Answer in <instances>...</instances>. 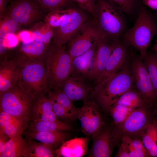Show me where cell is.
<instances>
[{
	"label": "cell",
	"mask_w": 157,
	"mask_h": 157,
	"mask_svg": "<svg viewBox=\"0 0 157 157\" xmlns=\"http://www.w3.org/2000/svg\"><path fill=\"white\" fill-rule=\"evenodd\" d=\"M129 61L134 88L146 102L152 103L156 101L157 94L153 86L144 60L132 48Z\"/></svg>",
	"instance_id": "7"
},
{
	"label": "cell",
	"mask_w": 157,
	"mask_h": 157,
	"mask_svg": "<svg viewBox=\"0 0 157 157\" xmlns=\"http://www.w3.org/2000/svg\"><path fill=\"white\" fill-rule=\"evenodd\" d=\"M33 24L31 30L32 39L49 44L53 36L52 28L44 22H38Z\"/></svg>",
	"instance_id": "26"
},
{
	"label": "cell",
	"mask_w": 157,
	"mask_h": 157,
	"mask_svg": "<svg viewBox=\"0 0 157 157\" xmlns=\"http://www.w3.org/2000/svg\"><path fill=\"white\" fill-rule=\"evenodd\" d=\"M23 121L6 113L0 116V134H4L9 138L22 133Z\"/></svg>",
	"instance_id": "21"
},
{
	"label": "cell",
	"mask_w": 157,
	"mask_h": 157,
	"mask_svg": "<svg viewBox=\"0 0 157 157\" xmlns=\"http://www.w3.org/2000/svg\"><path fill=\"white\" fill-rule=\"evenodd\" d=\"M118 41H111L99 34L94 61L87 77V78L93 82L95 85L105 69L114 46Z\"/></svg>",
	"instance_id": "14"
},
{
	"label": "cell",
	"mask_w": 157,
	"mask_h": 157,
	"mask_svg": "<svg viewBox=\"0 0 157 157\" xmlns=\"http://www.w3.org/2000/svg\"><path fill=\"white\" fill-rule=\"evenodd\" d=\"M129 151L126 146L123 143L120 146L115 157H129Z\"/></svg>",
	"instance_id": "41"
},
{
	"label": "cell",
	"mask_w": 157,
	"mask_h": 157,
	"mask_svg": "<svg viewBox=\"0 0 157 157\" xmlns=\"http://www.w3.org/2000/svg\"><path fill=\"white\" fill-rule=\"evenodd\" d=\"M24 133L28 138L36 140L51 148L63 142L68 137L65 131L33 132L28 131Z\"/></svg>",
	"instance_id": "20"
},
{
	"label": "cell",
	"mask_w": 157,
	"mask_h": 157,
	"mask_svg": "<svg viewBox=\"0 0 157 157\" xmlns=\"http://www.w3.org/2000/svg\"><path fill=\"white\" fill-rule=\"evenodd\" d=\"M149 154L147 150L143 151L134 149L129 151V157H144L148 156Z\"/></svg>",
	"instance_id": "42"
},
{
	"label": "cell",
	"mask_w": 157,
	"mask_h": 157,
	"mask_svg": "<svg viewBox=\"0 0 157 157\" xmlns=\"http://www.w3.org/2000/svg\"><path fill=\"white\" fill-rule=\"evenodd\" d=\"M156 126H157V125H156Z\"/></svg>",
	"instance_id": "50"
},
{
	"label": "cell",
	"mask_w": 157,
	"mask_h": 157,
	"mask_svg": "<svg viewBox=\"0 0 157 157\" xmlns=\"http://www.w3.org/2000/svg\"><path fill=\"white\" fill-rule=\"evenodd\" d=\"M99 35L94 20L89 21L68 43L67 51L72 60L88 50Z\"/></svg>",
	"instance_id": "11"
},
{
	"label": "cell",
	"mask_w": 157,
	"mask_h": 157,
	"mask_svg": "<svg viewBox=\"0 0 157 157\" xmlns=\"http://www.w3.org/2000/svg\"><path fill=\"white\" fill-rule=\"evenodd\" d=\"M19 37L22 41L25 42H29L32 40L31 32L27 31H24L19 34Z\"/></svg>",
	"instance_id": "43"
},
{
	"label": "cell",
	"mask_w": 157,
	"mask_h": 157,
	"mask_svg": "<svg viewBox=\"0 0 157 157\" xmlns=\"http://www.w3.org/2000/svg\"><path fill=\"white\" fill-rule=\"evenodd\" d=\"M9 138L4 134H0V153L3 150Z\"/></svg>",
	"instance_id": "46"
},
{
	"label": "cell",
	"mask_w": 157,
	"mask_h": 157,
	"mask_svg": "<svg viewBox=\"0 0 157 157\" xmlns=\"http://www.w3.org/2000/svg\"><path fill=\"white\" fill-rule=\"evenodd\" d=\"M18 39L15 34L7 35L4 39V44L7 48H13L16 46L18 43Z\"/></svg>",
	"instance_id": "40"
},
{
	"label": "cell",
	"mask_w": 157,
	"mask_h": 157,
	"mask_svg": "<svg viewBox=\"0 0 157 157\" xmlns=\"http://www.w3.org/2000/svg\"><path fill=\"white\" fill-rule=\"evenodd\" d=\"M28 131L38 132H64L71 131V126L60 121H33L28 127Z\"/></svg>",
	"instance_id": "24"
},
{
	"label": "cell",
	"mask_w": 157,
	"mask_h": 157,
	"mask_svg": "<svg viewBox=\"0 0 157 157\" xmlns=\"http://www.w3.org/2000/svg\"><path fill=\"white\" fill-rule=\"evenodd\" d=\"M134 88L129 60L118 72L94 86L91 98L103 108L108 109L122 95Z\"/></svg>",
	"instance_id": "1"
},
{
	"label": "cell",
	"mask_w": 157,
	"mask_h": 157,
	"mask_svg": "<svg viewBox=\"0 0 157 157\" xmlns=\"http://www.w3.org/2000/svg\"><path fill=\"white\" fill-rule=\"evenodd\" d=\"M20 73L16 60H5L1 63L0 68V94L18 83Z\"/></svg>",
	"instance_id": "15"
},
{
	"label": "cell",
	"mask_w": 157,
	"mask_h": 157,
	"mask_svg": "<svg viewBox=\"0 0 157 157\" xmlns=\"http://www.w3.org/2000/svg\"><path fill=\"white\" fill-rule=\"evenodd\" d=\"M50 100L52 104V110L57 117L70 120L74 119L66 109L58 103Z\"/></svg>",
	"instance_id": "38"
},
{
	"label": "cell",
	"mask_w": 157,
	"mask_h": 157,
	"mask_svg": "<svg viewBox=\"0 0 157 157\" xmlns=\"http://www.w3.org/2000/svg\"><path fill=\"white\" fill-rule=\"evenodd\" d=\"M27 145L21 133L12 137L6 143L0 157H18L23 156Z\"/></svg>",
	"instance_id": "23"
},
{
	"label": "cell",
	"mask_w": 157,
	"mask_h": 157,
	"mask_svg": "<svg viewBox=\"0 0 157 157\" xmlns=\"http://www.w3.org/2000/svg\"><path fill=\"white\" fill-rule=\"evenodd\" d=\"M97 40L94 42L87 51L72 60L71 74L79 75L87 78L94 61L97 48Z\"/></svg>",
	"instance_id": "18"
},
{
	"label": "cell",
	"mask_w": 157,
	"mask_h": 157,
	"mask_svg": "<svg viewBox=\"0 0 157 157\" xmlns=\"http://www.w3.org/2000/svg\"><path fill=\"white\" fill-rule=\"evenodd\" d=\"M38 97L33 107L34 121H49V115L52 110L51 101L43 96Z\"/></svg>",
	"instance_id": "25"
},
{
	"label": "cell",
	"mask_w": 157,
	"mask_h": 157,
	"mask_svg": "<svg viewBox=\"0 0 157 157\" xmlns=\"http://www.w3.org/2000/svg\"><path fill=\"white\" fill-rule=\"evenodd\" d=\"M146 133L143 140V144L148 150L157 142V127L154 124H150L147 126Z\"/></svg>",
	"instance_id": "35"
},
{
	"label": "cell",
	"mask_w": 157,
	"mask_h": 157,
	"mask_svg": "<svg viewBox=\"0 0 157 157\" xmlns=\"http://www.w3.org/2000/svg\"><path fill=\"white\" fill-rule=\"evenodd\" d=\"M149 154L152 156H157V144H155L152 146L148 150Z\"/></svg>",
	"instance_id": "47"
},
{
	"label": "cell",
	"mask_w": 157,
	"mask_h": 157,
	"mask_svg": "<svg viewBox=\"0 0 157 157\" xmlns=\"http://www.w3.org/2000/svg\"><path fill=\"white\" fill-rule=\"evenodd\" d=\"M110 3L124 14L130 15L132 13L135 0H107Z\"/></svg>",
	"instance_id": "36"
},
{
	"label": "cell",
	"mask_w": 157,
	"mask_h": 157,
	"mask_svg": "<svg viewBox=\"0 0 157 157\" xmlns=\"http://www.w3.org/2000/svg\"><path fill=\"white\" fill-rule=\"evenodd\" d=\"M148 117L145 110L142 108L134 109L121 123V129L128 133H136L147 125Z\"/></svg>",
	"instance_id": "19"
},
{
	"label": "cell",
	"mask_w": 157,
	"mask_h": 157,
	"mask_svg": "<svg viewBox=\"0 0 157 157\" xmlns=\"http://www.w3.org/2000/svg\"><path fill=\"white\" fill-rule=\"evenodd\" d=\"M54 154L52 148L49 146L42 143H35L27 145L23 156L52 157Z\"/></svg>",
	"instance_id": "29"
},
{
	"label": "cell",
	"mask_w": 157,
	"mask_h": 157,
	"mask_svg": "<svg viewBox=\"0 0 157 157\" xmlns=\"http://www.w3.org/2000/svg\"><path fill=\"white\" fill-rule=\"evenodd\" d=\"M35 98L18 83L0 94V111L23 121L29 115Z\"/></svg>",
	"instance_id": "6"
},
{
	"label": "cell",
	"mask_w": 157,
	"mask_h": 157,
	"mask_svg": "<svg viewBox=\"0 0 157 157\" xmlns=\"http://www.w3.org/2000/svg\"><path fill=\"white\" fill-rule=\"evenodd\" d=\"M146 102L141 95L134 88L122 95L114 104L135 109L142 106Z\"/></svg>",
	"instance_id": "27"
},
{
	"label": "cell",
	"mask_w": 157,
	"mask_h": 157,
	"mask_svg": "<svg viewBox=\"0 0 157 157\" xmlns=\"http://www.w3.org/2000/svg\"><path fill=\"white\" fill-rule=\"evenodd\" d=\"M72 8L58 10L48 13L44 22L54 29L60 26L68 18Z\"/></svg>",
	"instance_id": "30"
},
{
	"label": "cell",
	"mask_w": 157,
	"mask_h": 157,
	"mask_svg": "<svg viewBox=\"0 0 157 157\" xmlns=\"http://www.w3.org/2000/svg\"><path fill=\"white\" fill-rule=\"evenodd\" d=\"M157 35V25L149 12L142 7L133 25L121 38L125 44L139 52L143 59L152 39Z\"/></svg>",
	"instance_id": "2"
},
{
	"label": "cell",
	"mask_w": 157,
	"mask_h": 157,
	"mask_svg": "<svg viewBox=\"0 0 157 157\" xmlns=\"http://www.w3.org/2000/svg\"><path fill=\"white\" fill-rule=\"evenodd\" d=\"M130 47L121 39L116 43L109 57L105 69L95 85L114 75L125 66L129 60Z\"/></svg>",
	"instance_id": "13"
},
{
	"label": "cell",
	"mask_w": 157,
	"mask_h": 157,
	"mask_svg": "<svg viewBox=\"0 0 157 157\" xmlns=\"http://www.w3.org/2000/svg\"><path fill=\"white\" fill-rule=\"evenodd\" d=\"M155 91L157 94V57L154 52L147 51L143 59Z\"/></svg>",
	"instance_id": "31"
},
{
	"label": "cell",
	"mask_w": 157,
	"mask_h": 157,
	"mask_svg": "<svg viewBox=\"0 0 157 157\" xmlns=\"http://www.w3.org/2000/svg\"><path fill=\"white\" fill-rule=\"evenodd\" d=\"M49 98L62 106L74 119L77 118L80 108L76 107L72 101L60 88L54 89L53 92H49Z\"/></svg>",
	"instance_id": "28"
},
{
	"label": "cell",
	"mask_w": 157,
	"mask_h": 157,
	"mask_svg": "<svg viewBox=\"0 0 157 157\" xmlns=\"http://www.w3.org/2000/svg\"><path fill=\"white\" fill-rule=\"evenodd\" d=\"M153 48L154 51L156 53L157 57V40L155 41V43L154 45Z\"/></svg>",
	"instance_id": "48"
},
{
	"label": "cell",
	"mask_w": 157,
	"mask_h": 157,
	"mask_svg": "<svg viewBox=\"0 0 157 157\" xmlns=\"http://www.w3.org/2000/svg\"><path fill=\"white\" fill-rule=\"evenodd\" d=\"M44 13L36 0H11L4 15L11 17L21 26L38 22Z\"/></svg>",
	"instance_id": "8"
},
{
	"label": "cell",
	"mask_w": 157,
	"mask_h": 157,
	"mask_svg": "<svg viewBox=\"0 0 157 157\" xmlns=\"http://www.w3.org/2000/svg\"><path fill=\"white\" fill-rule=\"evenodd\" d=\"M11 0H0V18L4 15L7 8V5Z\"/></svg>",
	"instance_id": "44"
},
{
	"label": "cell",
	"mask_w": 157,
	"mask_h": 157,
	"mask_svg": "<svg viewBox=\"0 0 157 157\" xmlns=\"http://www.w3.org/2000/svg\"><path fill=\"white\" fill-rule=\"evenodd\" d=\"M156 17H157V11H156Z\"/></svg>",
	"instance_id": "49"
},
{
	"label": "cell",
	"mask_w": 157,
	"mask_h": 157,
	"mask_svg": "<svg viewBox=\"0 0 157 157\" xmlns=\"http://www.w3.org/2000/svg\"><path fill=\"white\" fill-rule=\"evenodd\" d=\"M88 21L83 12L72 7L67 19L60 26L53 29L52 43L62 46L68 43Z\"/></svg>",
	"instance_id": "9"
},
{
	"label": "cell",
	"mask_w": 157,
	"mask_h": 157,
	"mask_svg": "<svg viewBox=\"0 0 157 157\" xmlns=\"http://www.w3.org/2000/svg\"><path fill=\"white\" fill-rule=\"evenodd\" d=\"M134 109L114 104L108 110L110 112L114 122L116 124H121Z\"/></svg>",
	"instance_id": "34"
},
{
	"label": "cell",
	"mask_w": 157,
	"mask_h": 157,
	"mask_svg": "<svg viewBox=\"0 0 157 157\" xmlns=\"http://www.w3.org/2000/svg\"><path fill=\"white\" fill-rule=\"evenodd\" d=\"M89 139L76 138L63 142L59 148L54 151L58 157H81L87 152Z\"/></svg>",
	"instance_id": "17"
},
{
	"label": "cell",
	"mask_w": 157,
	"mask_h": 157,
	"mask_svg": "<svg viewBox=\"0 0 157 157\" xmlns=\"http://www.w3.org/2000/svg\"><path fill=\"white\" fill-rule=\"evenodd\" d=\"M86 78L71 74L61 84L60 88L72 102L88 100L92 97L94 87Z\"/></svg>",
	"instance_id": "12"
},
{
	"label": "cell",
	"mask_w": 157,
	"mask_h": 157,
	"mask_svg": "<svg viewBox=\"0 0 157 157\" xmlns=\"http://www.w3.org/2000/svg\"><path fill=\"white\" fill-rule=\"evenodd\" d=\"M123 143L126 146L129 151L134 149L147 150L143 144L139 140H133L128 137L125 136L123 138Z\"/></svg>",
	"instance_id": "39"
},
{
	"label": "cell",
	"mask_w": 157,
	"mask_h": 157,
	"mask_svg": "<svg viewBox=\"0 0 157 157\" xmlns=\"http://www.w3.org/2000/svg\"><path fill=\"white\" fill-rule=\"evenodd\" d=\"M49 44L34 40L28 42L22 41L20 49L22 53L29 58L43 59Z\"/></svg>",
	"instance_id": "22"
},
{
	"label": "cell",
	"mask_w": 157,
	"mask_h": 157,
	"mask_svg": "<svg viewBox=\"0 0 157 157\" xmlns=\"http://www.w3.org/2000/svg\"><path fill=\"white\" fill-rule=\"evenodd\" d=\"M113 134L108 130H101L93 138V142L89 156L109 157L112 153Z\"/></svg>",
	"instance_id": "16"
},
{
	"label": "cell",
	"mask_w": 157,
	"mask_h": 157,
	"mask_svg": "<svg viewBox=\"0 0 157 157\" xmlns=\"http://www.w3.org/2000/svg\"><path fill=\"white\" fill-rule=\"evenodd\" d=\"M76 2L81 8L90 14L94 19L97 10L96 0H72Z\"/></svg>",
	"instance_id": "37"
},
{
	"label": "cell",
	"mask_w": 157,
	"mask_h": 157,
	"mask_svg": "<svg viewBox=\"0 0 157 157\" xmlns=\"http://www.w3.org/2000/svg\"><path fill=\"white\" fill-rule=\"evenodd\" d=\"M124 14L108 1L98 0L94 21L99 34L113 41L120 40L126 30Z\"/></svg>",
	"instance_id": "3"
},
{
	"label": "cell",
	"mask_w": 157,
	"mask_h": 157,
	"mask_svg": "<svg viewBox=\"0 0 157 157\" xmlns=\"http://www.w3.org/2000/svg\"><path fill=\"white\" fill-rule=\"evenodd\" d=\"M44 13L72 8V0H36Z\"/></svg>",
	"instance_id": "32"
},
{
	"label": "cell",
	"mask_w": 157,
	"mask_h": 157,
	"mask_svg": "<svg viewBox=\"0 0 157 157\" xmlns=\"http://www.w3.org/2000/svg\"><path fill=\"white\" fill-rule=\"evenodd\" d=\"M77 118L80 122L83 133L93 138L101 130L104 124L99 106L92 100L84 102L80 108Z\"/></svg>",
	"instance_id": "10"
},
{
	"label": "cell",
	"mask_w": 157,
	"mask_h": 157,
	"mask_svg": "<svg viewBox=\"0 0 157 157\" xmlns=\"http://www.w3.org/2000/svg\"><path fill=\"white\" fill-rule=\"evenodd\" d=\"M20 69L18 83L35 97L48 86V77L43 59H32L22 54L16 60Z\"/></svg>",
	"instance_id": "4"
},
{
	"label": "cell",
	"mask_w": 157,
	"mask_h": 157,
	"mask_svg": "<svg viewBox=\"0 0 157 157\" xmlns=\"http://www.w3.org/2000/svg\"><path fill=\"white\" fill-rule=\"evenodd\" d=\"M0 19V38L4 39L8 34H15L21 27L17 22L7 15H4Z\"/></svg>",
	"instance_id": "33"
},
{
	"label": "cell",
	"mask_w": 157,
	"mask_h": 157,
	"mask_svg": "<svg viewBox=\"0 0 157 157\" xmlns=\"http://www.w3.org/2000/svg\"><path fill=\"white\" fill-rule=\"evenodd\" d=\"M44 61L48 75V87L59 88L72 73V58L63 46L52 43L49 46Z\"/></svg>",
	"instance_id": "5"
},
{
	"label": "cell",
	"mask_w": 157,
	"mask_h": 157,
	"mask_svg": "<svg viewBox=\"0 0 157 157\" xmlns=\"http://www.w3.org/2000/svg\"><path fill=\"white\" fill-rule=\"evenodd\" d=\"M143 3L150 8L157 11V0H142Z\"/></svg>",
	"instance_id": "45"
}]
</instances>
